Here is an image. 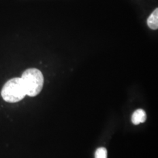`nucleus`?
<instances>
[{
	"label": "nucleus",
	"mask_w": 158,
	"mask_h": 158,
	"mask_svg": "<svg viewBox=\"0 0 158 158\" xmlns=\"http://www.w3.org/2000/svg\"><path fill=\"white\" fill-rule=\"evenodd\" d=\"M95 158H107V151L105 148H98L95 153Z\"/></svg>",
	"instance_id": "39448f33"
},
{
	"label": "nucleus",
	"mask_w": 158,
	"mask_h": 158,
	"mask_svg": "<svg viewBox=\"0 0 158 158\" xmlns=\"http://www.w3.org/2000/svg\"><path fill=\"white\" fill-rule=\"evenodd\" d=\"M147 119V114L143 110L138 109L132 115V122L134 125L144 123Z\"/></svg>",
	"instance_id": "7ed1b4c3"
},
{
	"label": "nucleus",
	"mask_w": 158,
	"mask_h": 158,
	"mask_svg": "<svg viewBox=\"0 0 158 158\" xmlns=\"http://www.w3.org/2000/svg\"><path fill=\"white\" fill-rule=\"evenodd\" d=\"M23 80L26 94L29 97L38 95L42 90L44 78L42 72L37 69L26 70L21 77Z\"/></svg>",
	"instance_id": "f257e3e1"
},
{
	"label": "nucleus",
	"mask_w": 158,
	"mask_h": 158,
	"mask_svg": "<svg viewBox=\"0 0 158 158\" xmlns=\"http://www.w3.org/2000/svg\"><path fill=\"white\" fill-rule=\"evenodd\" d=\"M147 23L148 27L153 30H156L158 28V9L154 10L152 14L149 17Z\"/></svg>",
	"instance_id": "20e7f679"
},
{
	"label": "nucleus",
	"mask_w": 158,
	"mask_h": 158,
	"mask_svg": "<svg viewBox=\"0 0 158 158\" xmlns=\"http://www.w3.org/2000/svg\"><path fill=\"white\" fill-rule=\"evenodd\" d=\"M1 94L3 100L7 102L15 103L22 100L27 94L21 78L8 80L3 86Z\"/></svg>",
	"instance_id": "f03ea898"
}]
</instances>
